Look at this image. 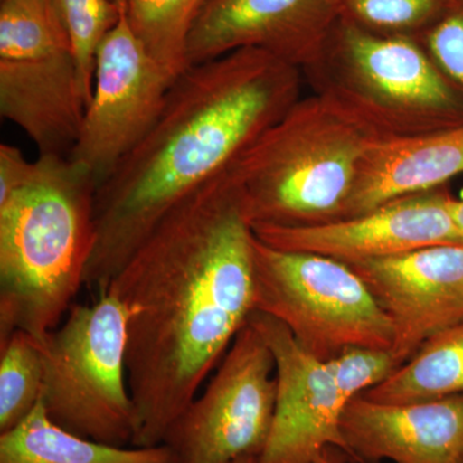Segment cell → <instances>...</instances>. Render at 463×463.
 <instances>
[{"label": "cell", "instance_id": "1", "mask_svg": "<svg viewBox=\"0 0 463 463\" xmlns=\"http://www.w3.org/2000/svg\"><path fill=\"white\" fill-rule=\"evenodd\" d=\"M252 242L227 170L170 210L109 282L127 316L133 447L164 443L254 313Z\"/></svg>", "mask_w": 463, "mask_h": 463}, {"label": "cell", "instance_id": "2", "mask_svg": "<svg viewBox=\"0 0 463 463\" xmlns=\"http://www.w3.org/2000/svg\"><path fill=\"white\" fill-rule=\"evenodd\" d=\"M303 72L260 50L192 65L174 80L148 133L94 199V248L85 286L105 292L164 216L227 172L288 112Z\"/></svg>", "mask_w": 463, "mask_h": 463}, {"label": "cell", "instance_id": "3", "mask_svg": "<svg viewBox=\"0 0 463 463\" xmlns=\"http://www.w3.org/2000/svg\"><path fill=\"white\" fill-rule=\"evenodd\" d=\"M97 183L67 156L0 145V344L44 343L65 318L94 248Z\"/></svg>", "mask_w": 463, "mask_h": 463}, {"label": "cell", "instance_id": "4", "mask_svg": "<svg viewBox=\"0 0 463 463\" xmlns=\"http://www.w3.org/2000/svg\"><path fill=\"white\" fill-rule=\"evenodd\" d=\"M383 138L330 94L300 97L228 169L252 230L343 219L365 154Z\"/></svg>", "mask_w": 463, "mask_h": 463}, {"label": "cell", "instance_id": "5", "mask_svg": "<svg viewBox=\"0 0 463 463\" xmlns=\"http://www.w3.org/2000/svg\"><path fill=\"white\" fill-rule=\"evenodd\" d=\"M304 78L383 136H422L463 124V96L413 36L381 35L339 20Z\"/></svg>", "mask_w": 463, "mask_h": 463}, {"label": "cell", "instance_id": "6", "mask_svg": "<svg viewBox=\"0 0 463 463\" xmlns=\"http://www.w3.org/2000/svg\"><path fill=\"white\" fill-rule=\"evenodd\" d=\"M43 346L41 401L52 421L79 437L133 447L138 419L128 383L120 301L105 291L93 303L74 304Z\"/></svg>", "mask_w": 463, "mask_h": 463}, {"label": "cell", "instance_id": "7", "mask_svg": "<svg viewBox=\"0 0 463 463\" xmlns=\"http://www.w3.org/2000/svg\"><path fill=\"white\" fill-rule=\"evenodd\" d=\"M252 258L254 312L282 323L319 361L352 346H394L392 321L349 265L274 249L255 233Z\"/></svg>", "mask_w": 463, "mask_h": 463}, {"label": "cell", "instance_id": "8", "mask_svg": "<svg viewBox=\"0 0 463 463\" xmlns=\"http://www.w3.org/2000/svg\"><path fill=\"white\" fill-rule=\"evenodd\" d=\"M276 390L272 353L248 321L163 444L176 463H232L259 456L272 428Z\"/></svg>", "mask_w": 463, "mask_h": 463}, {"label": "cell", "instance_id": "9", "mask_svg": "<svg viewBox=\"0 0 463 463\" xmlns=\"http://www.w3.org/2000/svg\"><path fill=\"white\" fill-rule=\"evenodd\" d=\"M116 2L120 16L97 50L93 90L69 156L97 188L151 129L174 83L134 33L127 0Z\"/></svg>", "mask_w": 463, "mask_h": 463}, {"label": "cell", "instance_id": "10", "mask_svg": "<svg viewBox=\"0 0 463 463\" xmlns=\"http://www.w3.org/2000/svg\"><path fill=\"white\" fill-rule=\"evenodd\" d=\"M339 20L337 0H205L188 35V65L260 50L306 72Z\"/></svg>", "mask_w": 463, "mask_h": 463}, {"label": "cell", "instance_id": "11", "mask_svg": "<svg viewBox=\"0 0 463 463\" xmlns=\"http://www.w3.org/2000/svg\"><path fill=\"white\" fill-rule=\"evenodd\" d=\"M249 321L267 343L276 365L272 428L258 462L315 463L330 447L347 455L341 434L347 403L327 364L307 352L276 319L254 312Z\"/></svg>", "mask_w": 463, "mask_h": 463}, {"label": "cell", "instance_id": "12", "mask_svg": "<svg viewBox=\"0 0 463 463\" xmlns=\"http://www.w3.org/2000/svg\"><path fill=\"white\" fill-rule=\"evenodd\" d=\"M441 187L399 197L365 214L307 227H258L261 242L341 263L394 257L426 246L461 243Z\"/></svg>", "mask_w": 463, "mask_h": 463}, {"label": "cell", "instance_id": "13", "mask_svg": "<svg viewBox=\"0 0 463 463\" xmlns=\"http://www.w3.org/2000/svg\"><path fill=\"white\" fill-rule=\"evenodd\" d=\"M394 327L392 350L407 362L426 340L463 321V245L426 246L347 264Z\"/></svg>", "mask_w": 463, "mask_h": 463}, {"label": "cell", "instance_id": "14", "mask_svg": "<svg viewBox=\"0 0 463 463\" xmlns=\"http://www.w3.org/2000/svg\"><path fill=\"white\" fill-rule=\"evenodd\" d=\"M341 434L355 463H459L463 394L404 404L359 395L344 410Z\"/></svg>", "mask_w": 463, "mask_h": 463}, {"label": "cell", "instance_id": "15", "mask_svg": "<svg viewBox=\"0 0 463 463\" xmlns=\"http://www.w3.org/2000/svg\"><path fill=\"white\" fill-rule=\"evenodd\" d=\"M87 109L71 50L0 58V114L17 125L39 155L70 156Z\"/></svg>", "mask_w": 463, "mask_h": 463}, {"label": "cell", "instance_id": "16", "mask_svg": "<svg viewBox=\"0 0 463 463\" xmlns=\"http://www.w3.org/2000/svg\"><path fill=\"white\" fill-rule=\"evenodd\" d=\"M462 173L463 124L422 136L381 139L362 161L343 219L435 190Z\"/></svg>", "mask_w": 463, "mask_h": 463}, {"label": "cell", "instance_id": "17", "mask_svg": "<svg viewBox=\"0 0 463 463\" xmlns=\"http://www.w3.org/2000/svg\"><path fill=\"white\" fill-rule=\"evenodd\" d=\"M0 463H176L165 444L116 447L79 437L52 421L42 401L24 421L0 432Z\"/></svg>", "mask_w": 463, "mask_h": 463}, {"label": "cell", "instance_id": "18", "mask_svg": "<svg viewBox=\"0 0 463 463\" xmlns=\"http://www.w3.org/2000/svg\"><path fill=\"white\" fill-rule=\"evenodd\" d=\"M463 394V321L425 341L388 380L362 397L379 403H419Z\"/></svg>", "mask_w": 463, "mask_h": 463}, {"label": "cell", "instance_id": "19", "mask_svg": "<svg viewBox=\"0 0 463 463\" xmlns=\"http://www.w3.org/2000/svg\"><path fill=\"white\" fill-rule=\"evenodd\" d=\"M205 0H127L134 33L173 80L190 67L187 42Z\"/></svg>", "mask_w": 463, "mask_h": 463}, {"label": "cell", "instance_id": "20", "mask_svg": "<svg viewBox=\"0 0 463 463\" xmlns=\"http://www.w3.org/2000/svg\"><path fill=\"white\" fill-rule=\"evenodd\" d=\"M44 380V346L25 331L0 344V432L24 421L39 403Z\"/></svg>", "mask_w": 463, "mask_h": 463}, {"label": "cell", "instance_id": "21", "mask_svg": "<svg viewBox=\"0 0 463 463\" xmlns=\"http://www.w3.org/2000/svg\"><path fill=\"white\" fill-rule=\"evenodd\" d=\"M71 50L50 0H0V58Z\"/></svg>", "mask_w": 463, "mask_h": 463}, {"label": "cell", "instance_id": "22", "mask_svg": "<svg viewBox=\"0 0 463 463\" xmlns=\"http://www.w3.org/2000/svg\"><path fill=\"white\" fill-rule=\"evenodd\" d=\"M457 0H337L340 20L381 35L413 36L440 20Z\"/></svg>", "mask_w": 463, "mask_h": 463}, {"label": "cell", "instance_id": "23", "mask_svg": "<svg viewBox=\"0 0 463 463\" xmlns=\"http://www.w3.org/2000/svg\"><path fill=\"white\" fill-rule=\"evenodd\" d=\"M69 36L85 99L93 90L99 45L120 16L116 0H50Z\"/></svg>", "mask_w": 463, "mask_h": 463}, {"label": "cell", "instance_id": "24", "mask_svg": "<svg viewBox=\"0 0 463 463\" xmlns=\"http://www.w3.org/2000/svg\"><path fill=\"white\" fill-rule=\"evenodd\" d=\"M340 394L349 403L389 379L403 364L392 349L352 346L326 362Z\"/></svg>", "mask_w": 463, "mask_h": 463}, {"label": "cell", "instance_id": "25", "mask_svg": "<svg viewBox=\"0 0 463 463\" xmlns=\"http://www.w3.org/2000/svg\"><path fill=\"white\" fill-rule=\"evenodd\" d=\"M440 71L463 96V0L420 36Z\"/></svg>", "mask_w": 463, "mask_h": 463}, {"label": "cell", "instance_id": "26", "mask_svg": "<svg viewBox=\"0 0 463 463\" xmlns=\"http://www.w3.org/2000/svg\"><path fill=\"white\" fill-rule=\"evenodd\" d=\"M354 462L344 450L336 447H330L315 463H350ZM232 463H259L258 456H243ZM355 463V462H354Z\"/></svg>", "mask_w": 463, "mask_h": 463}, {"label": "cell", "instance_id": "27", "mask_svg": "<svg viewBox=\"0 0 463 463\" xmlns=\"http://www.w3.org/2000/svg\"><path fill=\"white\" fill-rule=\"evenodd\" d=\"M449 212L450 215H452L453 222H455L457 232H458L459 239H461L463 245V200H455L450 197Z\"/></svg>", "mask_w": 463, "mask_h": 463}, {"label": "cell", "instance_id": "28", "mask_svg": "<svg viewBox=\"0 0 463 463\" xmlns=\"http://www.w3.org/2000/svg\"><path fill=\"white\" fill-rule=\"evenodd\" d=\"M459 463H463V458H462V461H461V462H459Z\"/></svg>", "mask_w": 463, "mask_h": 463}]
</instances>
